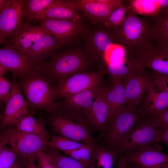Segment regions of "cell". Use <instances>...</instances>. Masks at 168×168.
Returning <instances> with one entry per match:
<instances>
[{
	"label": "cell",
	"instance_id": "obj_1",
	"mask_svg": "<svg viewBox=\"0 0 168 168\" xmlns=\"http://www.w3.org/2000/svg\"><path fill=\"white\" fill-rule=\"evenodd\" d=\"M38 64V70L53 84L76 73L85 72L93 59L83 49L71 48L54 52Z\"/></svg>",
	"mask_w": 168,
	"mask_h": 168
},
{
	"label": "cell",
	"instance_id": "obj_2",
	"mask_svg": "<svg viewBox=\"0 0 168 168\" xmlns=\"http://www.w3.org/2000/svg\"><path fill=\"white\" fill-rule=\"evenodd\" d=\"M18 79L28 106L51 114L57 110L58 104L55 102V87L40 71L34 70Z\"/></svg>",
	"mask_w": 168,
	"mask_h": 168
},
{
	"label": "cell",
	"instance_id": "obj_3",
	"mask_svg": "<svg viewBox=\"0 0 168 168\" xmlns=\"http://www.w3.org/2000/svg\"><path fill=\"white\" fill-rule=\"evenodd\" d=\"M52 114L51 124L59 135L79 142H94L91 127L84 115L59 109Z\"/></svg>",
	"mask_w": 168,
	"mask_h": 168
},
{
	"label": "cell",
	"instance_id": "obj_4",
	"mask_svg": "<svg viewBox=\"0 0 168 168\" xmlns=\"http://www.w3.org/2000/svg\"><path fill=\"white\" fill-rule=\"evenodd\" d=\"M147 28L145 18L140 17L129 11L122 25L111 32L114 43L122 46L125 51L126 56H129L143 41Z\"/></svg>",
	"mask_w": 168,
	"mask_h": 168
},
{
	"label": "cell",
	"instance_id": "obj_5",
	"mask_svg": "<svg viewBox=\"0 0 168 168\" xmlns=\"http://www.w3.org/2000/svg\"><path fill=\"white\" fill-rule=\"evenodd\" d=\"M142 114L139 109L126 105L116 110L109 123L105 138L109 149H117Z\"/></svg>",
	"mask_w": 168,
	"mask_h": 168
},
{
	"label": "cell",
	"instance_id": "obj_6",
	"mask_svg": "<svg viewBox=\"0 0 168 168\" xmlns=\"http://www.w3.org/2000/svg\"><path fill=\"white\" fill-rule=\"evenodd\" d=\"M0 137V147L8 144L18 155L24 159L37 160L41 152L47 147V142L38 136L8 127Z\"/></svg>",
	"mask_w": 168,
	"mask_h": 168
},
{
	"label": "cell",
	"instance_id": "obj_7",
	"mask_svg": "<svg viewBox=\"0 0 168 168\" xmlns=\"http://www.w3.org/2000/svg\"><path fill=\"white\" fill-rule=\"evenodd\" d=\"M25 0H6L0 12V43L12 41L22 29L25 22Z\"/></svg>",
	"mask_w": 168,
	"mask_h": 168
},
{
	"label": "cell",
	"instance_id": "obj_8",
	"mask_svg": "<svg viewBox=\"0 0 168 168\" xmlns=\"http://www.w3.org/2000/svg\"><path fill=\"white\" fill-rule=\"evenodd\" d=\"M129 58L141 68L149 69L168 76V49L157 45L145 38Z\"/></svg>",
	"mask_w": 168,
	"mask_h": 168
},
{
	"label": "cell",
	"instance_id": "obj_9",
	"mask_svg": "<svg viewBox=\"0 0 168 168\" xmlns=\"http://www.w3.org/2000/svg\"><path fill=\"white\" fill-rule=\"evenodd\" d=\"M159 142L158 130L140 118L123 139L117 149L118 154L131 153Z\"/></svg>",
	"mask_w": 168,
	"mask_h": 168
},
{
	"label": "cell",
	"instance_id": "obj_10",
	"mask_svg": "<svg viewBox=\"0 0 168 168\" xmlns=\"http://www.w3.org/2000/svg\"><path fill=\"white\" fill-rule=\"evenodd\" d=\"M105 73V69L97 71L81 72L59 82L55 88V99L72 96L101 83L102 76Z\"/></svg>",
	"mask_w": 168,
	"mask_h": 168
},
{
	"label": "cell",
	"instance_id": "obj_11",
	"mask_svg": "<svg viewBox=\"0 0 168 168\" xmlns=\"http://www.w3.org/2000/svg\"><path fill=\"white\" fill-rule=\"evenodd\" d=\"M35 21L55 37L59 48L71 44L79 36L83 35L86 30L82 23L69 20L42 19Z\"/></svg>",
	"mask_w": 168,
	"mask_h": 168
},
{
	"label": "cell",
	"instance_id": "obj_12",
	"mask_svg": "<svg viewBox=\"0 0 168 168\" xmlns=\"http://www.w3.org/2000/svg\"><path fill=\"white\" fill-rule=\"evenodd\" d=\"M156 144L121 156L118 164L132 163L141 168H168V154L162 152Z\"/></svg>",
	"mask_w": 168,
	"mask_h": 168
},
{
	"label": "cell",
	"instance_id": "obj_13",
	"mask_svg": "<svg viewBox=\"0 0 168 168\" xmlns=\"http://www.w3.org/2000/svg\"><path fill=\"white\" fill-rule=\"evenodd\" d=\"M0 64L7 71L12 73L13 79H17L22 75L38 70L39 64L16 51L9 43L0 48Z\"/></svg>",
	"mask_w": 168,
	"mask_h": 168
},
{
	"label": "cell",
	"instance_id": "obj_14",
	"mask_svg": "<svg viewBox=\"0 0 168 168\" xmlns=\"http://www.w3.org/2000/svg\"><path fill=\"white\" fill-rule=\"evenodd\" d=\"M12 81L10 98L1 117L2 130L14 125L29 114L27 104L23 97L18 81L13 79Z\"/></svg>",
	"mask_w": 168,
	"mask_h": 168
},
{
	"label": "cell",
	"instance_id": "obj_15",
	"mask_svg": "<svg viewBox=\"0 0 168 168\" xmlns=\"http://www.w3.org/2000/svg\"><path fill=\"white\" fill-rule=\"evenodd\" d=\"M153 79L152 72L149 73L143 69L134 71L124 79L127 98L126 105L136 107L139 105L143 96L153 85Z\"/></svg>",
	"mask_w": 168,
	"mask_h": 168
},
{
	"label": "cell",
	"instance_id": "obj_16",
	"mask_svg": "<svg viewBox=\"0 0 168 168\" xmlns=\"http://www.w3.org/2000/svg\"><path fill=\"white\" fill-rule=\"evenodd\" d=\"M85 50L94 61L104 60L105 54L114 43L111 31L108 29L85 30L82 35Z\"/></svg>",
	"mask_w": 168,
	"mask_h": 168
},
{
	"label": "cell",
	"instance_id": "obj_17",
	"mask_svg": "<svg viewBox=\"0 0 168 168\" xmlns=\"http://www.w3.org/2000/svg\"><path fill=\"white\" fill-rule=\"evenodd\" d=\"M103 85L101 82L92 87L64 98L61 103H58V108L79 113L87 119L93 101Z\"/></svg>",
	"mask_w": 168,
	"mask_h": 168
},
{
	"label": "cell",
	"instance_id": "obj_18",
	"mask_svg": "<svg viewBox=\"0 0 168 168\" xmlns=\"http://www.w3.org/2000/svg\"><path fill=\"white\" fill-rule=\"evenodd\" d=\"M145 17L147 24L145 38L168 49V8L156 16Z\"/></svg>",
	"mask_w": 168,
	"mask_h": 168
},
{
	"label": "cell",
	"instance_id": "obj_19",
	"mask_svg": "<svg viewBox=\"0 0 168 168\" xmlns=\"http://www.w3.org/2000/svg\"><path fill=\"white\" fill-rule=\"evenodd\" d=\"M109 113L106 86L103 84L93 101L87 118L91 128L101 132H106L109 123Z\"/></svg>",
	"mask_w": 168,
	"mask_h": 168
},
{
	"label": "cell",
	"instance_id": "obj_20",
	"mask_svg": "<svg viewBox=\"0 0 168 168\" xmlns=\"http://www.w3.org/2000/svg\"><path fill=\"white\" fill-rule=\"evenodd\" d=\"M73 6L72 0H56L33 21L42 19L69 20L82 23V16Z\"/></svg>",
	"mask_w": 168,
	"mask_h": 168
},
{
	"label": "cell",
	"instance_id": "obj_21",
	"mask_svg": "<svg viewBox=\"0 0 168 168\" xmlns=\"http://www.w3.org/2000/svg\"><path fill=\"white\" fill-rule=\"evenodd\" d=\"M72 1L76 8L82 12L93 25L101 23L104 25L114 11L98 0H72Z\"/></svg>",
	"mask_w": 168,
	"mask_h": 168
},
{
	"label": "cell",
	"instance_id": "obj_22",
	"mask_svg": "<svg viewBox=\"0 0 168 168\" xmlns=\"http://www.w3.org/2000/svg\"><path fill=\"white\" fill-rule=\"evenodd\" d=\"M48 32L39 25L25 23L22 29L11 44L16 51L25 55L33 44Z\"/></svg>",
	"mask_w": 168,
	"mask_h": 168
},
{
	"label": "cell",
	"instance_id": "obj_23",
	"mask_svg": "<svg viewBox=\"0 0 168 168\" xmlns=\"http://www.w3.org/2000/svg\"><path fill=\"white\" fill-rule=\"evenodd\" d=\"M59 48L57 40L49 31L33 44L25 55L39 64L48 58Z\"/></svg>",
	"mask_w": 168,
	"mask_h": 168
},
{
	"label": "cell",
	"instance_id": "obj_24",
	"mask_svg": "<svg viewBox=\"0 0 168 168\" xmlns=\"http://www.w3.org/2000/svg\"><path fill=\"white\" fill-rule=\"evenodd\" d=\"M153 86L152 85L147 92L139 108L146 116H156L168 108V93L163 91L158 92Z\"/></svg>",
	"mask_w": 168,
	"mask_h": 168
},
{
	"label": "cell",
	"instance_id": "obj_25",
	"mask_svg": "<svg viewBox=\"0 0 168 168\" xmlns=\"http://www.w3.org/2000/svg\"><path fill=\"white\" fill-rule=\"evenodd\" d=\"M129 11L136 15L152 17L168 8V0H125Z\"/></svg>",
	"mask_w": 168,
	"mask_h": 168
},
{
	"label": "cell",
	"instance_id": "obj_26",
	"mask_svg": "<svg viewBox=\"0 0 168 168\" xmlns=\"http://www.w3.org/2000/svg\"><path fill=\"white\" fill-rule=\"evenodd\" d=\"M106 94L109 106V123L116 110L125 105L127 103L126 91L123 80L111 82L109 86H106Z\"/></svg>",
	"mask_w": 168,
	"mask_h": 168
},
{
	"label": "cell",
	"instance_id": "obj_27",
	"mask_svg": "<svg viewBox=\"0 0 168 168\" xmlns=\"http://www.w3.org/2000/svg\"><path fill=\"white\" fill-rule=\"evenodd\" d=\"M141 69L134 60L126 56L119 61L108 63L105 69L110 82L123 80L134 71Z\"/></svg>",
	"mask_w": 168,
	"mask_h": 168
},
{
	"label": "cell",
	"instance_id": "obj_28",
	"mask_svg": "<svg viewBox=\"0 0 168 168\" xmlns=\"http://www.w3.org/2000/svg\"><path fill=\"white\" fill-rule=\"evenodd\" d=\"M14 126L19 130L38 136L46 142L50 139L51 134L46 130L42 119H36L31 114H29Z\"/></svg>",
	"mask_w": 168,
	"mask_h": 168
},
{
	"label": "cell",
	"instance_id": "obj_29",
	"mask_svg": "<svg viewBox=\"0 0 168 168\" xmlns=\"http://www.w3.org/2000/svg\"><path fill=\"white\" fill-rule=\"evenodd\" d=\"M117 151L110 150L96 144L90 168H113Z\"/></svg>",
	"mask_w": 168,
	"mask_h": 168
},
{
	"label": "cell",
	"instance_id": "obj_30",
	"mask_svg": "<svg viewBox=\"0 0 168 168\" xmlns=\"http://www.w3.org/2000/svg\"><path fill=\"white\" fill-rule=\"evenodd\" d=\"M56 0H25L26 24L30 23Z\"/></svg>",
	"mask_w": 168,
	"mask_h": 168
},
{
	"label": "cell",
	"instance_id": "obj_31",
	"mask_svg": "<svg viewBox=\"0 0 168 168\" xmlns=\"http://www.w3.org/2000/svg\"><path fill=\"white\" fill-rule=\"evenodd\" d=\"M95 145L94 142L86 143L80 148L64 152L67 156L80 162L87 168H90Z\"/></svg>",
	"mask_w": 168,
	"mask_h": 168
},
{
	"label": "cell",
	"instance_id": "obj_32",
	"mask_svg": "<svg viewBox=\"0 0 168 168\" xmlns=\"http://www.w3.org/2000/svg\"><path fill=\"white\" fill-rule=\"evenodd\" d=\"M44 151L49 155L57 168H87L80 162L61 154L57 150H52L47 147Z\"/></svg>",
	"mask_w": 168,
	"mask_h": 168
},
{
	"label": "cell",
	"instance_id": "obj_33",
	"mask_svg": "<svg viewBox=\"0 0 168 168\" xmlns=\"http://www.w3.org/2000/svg\"><path fill=\"white\" fill-rule=\"evenodd\" d=\"M85 143H81L58 135H50L49 140L47 142V146L52 150L63 151L80 148Z\"/></svg>",
	"mask_w": 168,
	"mask_h": 168
},
{
	"label": "cell",
	"instance_id": "obj_34",
	"mask_svg": "<svg viewBox=\"0 0 168 168\" xmlns=\"http://www.w3.org/2000/svg\"><path fill=\"white\" fill-rule=\"evenodd\" d=\"M129 11L125 0L108 17L104 26L110 30L120 26L123 22L127 13Z\"/></svg>",
	"mask_w": 168,
	"mask_h": 168
},
{
	"label": "cell",
	"instance_id": "obj_35",
	"mask_svg": "<svg viewBox=\"0 0 168 168\" xmlns=\"http://www.w3.org/2000/svg\"><path fill=\"white\" fill-rule=\"evenodd\" d=\"M20 157L11 147L6 145L0 147V168L10 167Z\"/></svg>",
	"mask_w": 168,
	"mask_h": 168
},
{
	"label": "cell",
	"instance_id": "obj_36",
	"mask_svg": "<svg viewBox=\"0 0 168 168\" xmlns=\"http://www.w3.org/2000/svg\"><path fill=\"white\" fill-rule=\"evenodd\" d=\"M144 121L155 128L168 125V108L158 115L149 117L144 116Z\"/></svg>",
	"mask_w": 168,
	"mask_h": 168
},
{
	"label": "cell",
	"instance_id": "obj_37",
	"mask_svg": "<svg viewBox=\"0 0 168 168\" xmlns=\"http://www.w3.org/2000/svg\"><path fill=\"white\" fill-rule=\"evenodd\" d=\"M12 81H10L3 76H0V98L6 105L10 96Z\"/></svg>",
	"mask_w": 168,
	"mask_h": 168
},
{
	"label": "cell",
	"instance_id": "obj_38",
	"mask_svg": "<svg viewBox=\"0 0 168 168\" xmlns=\"http://www.w3.org/2000/svg\"><path fill=\"white\" fill-rule=\"evenodd\" d=\"M153 85L157 86L160 91L168 93V76L152 71Z\"/></svg>",
	"mask_w": 168,
	"mask_h": 168
},
{
	"label": "cell",
	"instance_id": "obj_39",
	"mask_svg": "<svg viewBox=\"0 0 168 168\" xmlns=\"http://www.w3.org/2000/svg\"><path fill=\"white\" fill-rule=\"evenodd\" d=\"M37 160L39 168H57L52 161L49 155L45 152H41Z\"/></svg>",
	"mask_w": 168,
	"mask_h": 168
},
{
	"label": "cell",
	"instance_id": "obj_40",
	"mask_svg": "<svg viewBox=\"0 0 168 168\" xmlns=\"http://www.w3.org/2000/svg\"><path fill=\"white\" fill-rule=\"evenodd\" d=\"M156 128L158 132L159 142L164 143L168 146V125Z\"/></svg>",
	"mask_w": 168,
	"mask_h": 168
},
{
	"label": "cell",
	"instance_id": "obj_41",
	"mask_svg": "<svg viewBox=\"0 0 168 168\" xmlns=\"http://www.w3.org/2000/svg\"><path fill=\"white\" fill-rule=\"evenodd\" d=\"M26 159L20 157L17 161L9 168H24Z\"/></svg>",
	"mask_w": 168,
	"mask_h": 168
},
{
	"label": "cell",
	"instance_id": "obj_42",
	"mask_svg": "<svg viewBox=\"0 0 168 168\" xmlns=\"http://www.w3.org/2000/svg\"><path fill=\"white\" fill-rule=\"evenodd\" d=\"M35 160L33 158L27 159L24 168H39L35 164Z\"/></svg>",
	"mask_w": 168,
	"mask_h": 168
},
{
	"label": "cell",
	"instance_id": "obj_43",
	"mask_svg": "<svg viewBox=\"0 0 168 168\" xmlns=\"http://www.w3.org/2000/svg\"><path fill=\"white\" fill-rule=\"evenodd\" d=\"M6 0H0V12L5 7Z\"/></svg>",
	"mask_w": 168,
	"mask_h": 168
},
{
	"label": "cell",
	"instance_id": "obj_44",
	"mask_svg": "<svg viewBox=\"0 0 168 168\" xmlns=\"http://www.w3.org/2000/svg\"><path fill=\"white\" fill-rule=\"evenodd\" d=\"M6 71L5 68L0 64V76H3Z\"/></svg>",
	"mask_w": 168,
	"mask_h": 168
},
{
	"label": "cell",
	"instance_id": "obj_45",
	"mask_svg": "<svg viewBox=\"0 0 168 168\" xmlns=\"http://www.w3.org/2000/svg\"><path fill=\"white\" fill-rule=\"evenodd\" d=\"M135 165V164H134ZM128 168V167H124V168ZM140 168V167H139V166L136 165H135V166L134 167H133V168Z\"/></svg>",
	"mask_w": 168,
	"mask_h": 168
},
{
	"label": "cell",
	"instance_id": "obj_46",
	"mask_svg": "<svg viewBox=\"0 0 168 168\" xmlns=\"http://www.w3.org/2000/svg\"></svg>",
	"mask_w": 168,
	"mask_h": 168
}]
</instances>
